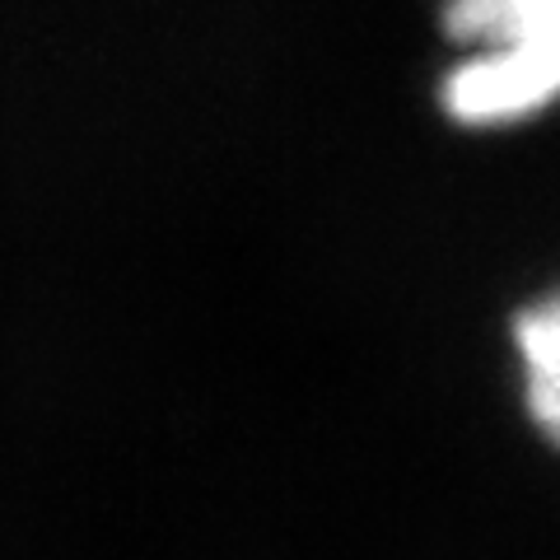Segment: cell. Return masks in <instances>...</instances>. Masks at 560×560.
<instances>
[{
    "mask_svg": "<svg viewBox=\"0 0 560 560\" xmlns=\"http://www.w3.org/2000/svg\"><path fill=\"white\" fill-rule=\"evenodd\" d=\"M444 28L481 43L444 80V108L463 127H510L560 98V0H448Z\"/></svg>",
    "mask_w": 560,
    "mask_h": 560,
    "instance_id": "obj_1",
    "label": "cell"
},
{
    "mask_svg": "<svg viewBox=\"0 0 560 560\" xmlns=\"http://www.w3.org/2000/svg\"><path fill=\"white\" fill-rule=\"evenodd\" d=\"M514 350L523 364V397L537 430L560 448V290L541 294L514 323Z\"/></svg>",
    "mask_w": 560,
    "mask_h": 560,
    "instance_id": "obj_2",
    "label": "cell"
}]
</instances>
